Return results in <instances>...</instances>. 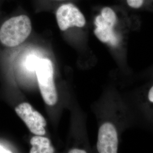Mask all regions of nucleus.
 <instances>
[{"label": "nucleus", "instance_id": "f257e3e1", "mask_svg": "<svg viewBox=\"0 0 153 153\" xmlns=\"http://www.w3.org/2000/svg\"><path fill=\"white\" fill-rule=\"evenodd\" d=\"M121 9L120 10V12ZM120 13L111 7H104L94 20L95 28L94 33L99 40L113 48H117L121 43V36L117 28L124 12Z\"/></svg>", "mask_w": 153, "mask_h": 153}, {"label": "nucleus", "instance_id": "f03ea898", "mask_svg": "<svg viewBox=\"0 0 153 153\" xmlns=\"http://www.w3.org/2000/svg\"><path fill=\"white\" fill-rule=\"evenodd\" d=\"M31 30V22L28 16L20 15L12 17L0 28V42L6 47H16L27 39Z\"/></svg>", "mask_w": 153, "mask_h": 153}, {"label": "nucleus", "instance_id": "7ed1b4c3", "mask_svg": "<svg viewBox=\"0 0 153 153\" xmlns=\"http://www.w3.org/2000/svg\"><path fill=\"white\" fill-rule=\"evenodd\" d=\"M39 87L45 103L53 105L57 102V93L53 79V66L48 59H40L35 70Z\"/></svg>", "mask_w": 153, "mask_h": 153}, {"label": "nucleus", "instance_id": "20e7f679", "mask_svg": "<svg viewBox=\"0 0 153 153\" xmlns=\"http://www.w3.org/2000/svg\"><path fill=\"white\" fill-rule=\"evenodd\" d=\"M15 111L31 133L38 136L45 134L46 120L39 112L33 109L31 104L22 103L16 107Z\"/></svg>", "mask_w": 153, "mask_h": 153}, {"label": "nucleus", "instance_id": "39448f33", "mask_svg": "<svg viewBox=\"0 0 153 153\" xmlns=\"http://www.w3.org/2000/svg\"><path fill=\"white\" fill-rule=\"evenodd\" d=\"M56 19L61 31L72 27H83L86 25V19L82 12L72 4L60 6L56 11Z\"/></svg>", "mask_w": 153, "mask_h": 153}, {"label": "nucleus", "instance_id": "423d86ee", "mask_svg": "<svg viewBox=\"0 0 153 153\" xmlns=\"http://www.w3.org/2000/svg\"><path fill=\"white\" fill-rule=\"evenodd\" d=\"M119 147V137L115 126L107 122L100 126L98 131L97 148L99 153H116Z\"/></svg>", "mask_w": 153, "mask_h": 153}, {"label": "nucleus", "instance_id": "0eeeda50", "mask_svg": "<svg viewBox=\"0 0 153 153\" xmlns=\"http://www.w3.org/2000/svg\"><path fill=\"white\" fill-rule=\"evenodd\" d=\"M33 146L30 150L31 153H52L55 150L51 145V141L47 137L36 135L30 140Z\"/></svg>", "mask_w": 153, "mask_h": 153}, {"label": "nucleus", "instance_id": "6e6552de", "mask_svg": "<svg viewBox=\"0 0 153 153\" xmlns=\"http://www.w3.org/2000/svg\"><path fill=\"white\" fill-rule=\"evenodd\" d=\"M129 8L133 10H152L153 0H123Z\"/></svg>", "mask_w": 153, "mask_h": 153}, {"label": "nucleus", "instance_id": "1a4fd4ad", "mask_svg": "<svg viewBox=\"0 0 153 153\" xmlns=\"http://www.w3.org/2000/svg\"><path fill=\"white\" fill-rule=\"evenodd\" d=\"M40 58L35 56V55H30L26 58L25 65L28 70L30 71H35L36 67L38 64Z\"/></svg>", "mask_w": 153, "mask_h": 153}, {"label": "nucleus", "instance_id": "9d476101", "mask_svg": "<svg viewBox=\"0 0 153 153\" xmlns=\"http://www.w3.org/2000/svg\"><path fill=\"white\" fill-rule=\"evenodd\" d=\"M148 99L149 101L153 104V85L150 88L148 93Z\"/></svg>", "mask_w": 153, "mask_h": 153}, {"label": "nucleus", "instance_id": "9b49d317", "mask_svg": "<svg viewBox=\"0 0 153 153\" xmlns=\"http://www.w3.org/2000/svg\"><path fill=\"white\" fill-rule=\"evenodd\" d=\"M69 153H86V152L84 150H81V149H74L71 150L69 152Z\"/></svg>", "mask_w": 153, "mask_h": 153}, {"label": "nucleus", "instance_id": "f8f14e48", "mask_svg": "<svg viewBox=\"0 0 153 153\" xmlns=\"http://www.w3.org/2000/svg\"><path fill=\"white\" fill-rule=\"evenodd\" d=\"M0 153H11V152L6 150L0 145Z\"/></svg>", "mask_w": 153, "mask_h": 153}]
</instances>
